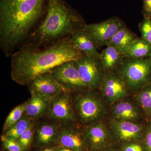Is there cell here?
<instances>
[{
    "label": "cell",
    "instance_id": "obj_24",
    "mask_svg": "<svg viewBox=\"0 0 151 151\" xmlns=\"http://www.w3.org/2000/svg\"><path fill=\"white\" fill-rule=\"evenodd\" d=\"M28 101L22 103L14 108L6 118L3 126V132L17 124L23 117Z\"/></svg>",
    "mask_w": 151,
    "mask_h": 151
},
{
    "label": "cell",
    "instance_id": "obj_31",
    "mask_svg": "<svg viewBox=\"0 0 151 151\" xmlns=\"http://www.w3.org/2000/svg\"><path fill=\"white\" fill-rule=\"evenodd\" d=\"M56 151H75L71 150V149L64 147H60V146H58L57 148L56 149Z\"/></svg>",
    "mask_w": 151,
    "mask_h": 151
},
{
    "label": "cell",
    "instance_id": "obj_16",
    "mask_svg": "<svg viewBox=\"0 0 151 151\" xmlns=\"http://www.w3.org/2000/svg\"><path fill=\"white\" fill-rule=\"evenodd\" d=\"M140 108L129 101L118 102L112 108V113L116 120L133 122L141 116Z\"/></svg>",
    "mask_w": 151,
    "mask_h": 151
},
{
    "label": "cell",
    "instance_id": "obj_15",
    "mask_svg": "<svg viewBox=\"0 0 151 151\" xmlns=\"http://www.w3.org/2000/svg\"><path fill=\"white\" fill-rule=\"evenodd\" d=\"M59 132L58 126L54 123L40 124L35 132L34 145L39 147H49L56 143Z\"/></svg>",
    "mask_w": 151,
    "mask_h": 151
},
{
    "label": "cell",
    "instance_id": "obj_22",
    "mask_svg": "<svg viewBox=\"0 0 151 151\" xmlns=\"http://www.w3.org/2000/svg\"><path fill=\"white\" fill-rule=\"evenodd\" d=\"M135 98L143 114L151 122V82L138 91Z\"/></svg>",
    "mask_w": 151,
    "mask_h": 151
},
{
    "label": "cell",
    "instance_id": "obj_8",
    "mask_svg": "<svg viewBox=\"0 0 151 151\" xmlns=\"http://www.w3.org/2000/svg\"><path fill=\"white\" fill-rule=\"evenodd\" d=\"M73 62L81 79L89 89L100 87L106 73L99 57L86 54Z\"/></svg>",
    "mask_w": 151,
    "mask_h": 151
},
{
    "label": "cell",
    "instance_id": "obj_17",
    "mask_svg": "<svg viewBox=\"0 0 151 151\" xmlns=\"http://www.w3.org/2000/svg\"><path fill=\"white\" fill-rule=\"evenodd\" d=\"M124 55L109 45L100 53L99 59L105 73L116 72L124 61Z\"/></svg>",
    "mask_w": 151,
    "mask_h": 151
},
{
    "label": "cell",
    "instance_id": "obj_26",
    "mask_svg": "<svg viewBox=\"0 0 151 151\" xmlns=\"http://www.w3.org/2000/svg\"><path fill=\"white\" fill-rule=\"evenodd\" d=\"M142 37L151 45V20L150 18L144 17L139 24Z\"/></svg>",
    "mask_w": 151,
    "mask_h": 151
},
{
    "label": "cell",
    "instance_id": "obj_13",
    "mask_svg": "<svg viewBox=\"0 0 151 151\" xmlns=\"http://www.w3.org/2000/svg\"><path fill=\"white\" fill-rule=\"evenodd\" d=\"M84 137L86 145H89L93 151L104 148L108 144L110 138L106 127L100 123L90 125L86 130Z\"/></svg>",
    "mask_w": 151,
    "mask_h": 151
},
{
    "label": "cell",
    "instance_id": "obj_18",
    "mask_svg": "<svg viewBox=\"0 0 151 151\" xmlns=\"http://www.w3.org/2000/svg\"><path fill=\"white\" fill-rule=\"evenodd\" d=\"M73 45L78 50L87 55L99 57L100 53L89 35L82 29L70 36Z\"/></svg>",
    "mask_w": 151,
    "mask_h": 151
},
{
    "label": "cell",
    "instance_id": "obj_11",
    "mask_svg": "<svg viewBox=\"0 0 151 151\" xmlns=\"http://www.w3.org/2000/svg\"><path fill=\"white\" fill-rule=\"evenodd\" d=\"M99 87L111 103L118 102L125 97L129 90L122 77L116 72L106 73Z\"/></svg>",
    "mask_w": 151,
    "mask_h": 151
},
{
    "label": "cell",
    "instance_id": "obj_28",
    "mask_svg": "<svg viewBox=\"0 0 151 151\" xmlns=\"http://www.w3.org/2000/svg\"><path fill=\"white\" fill-rule=\"evenodd\" d=\"M143 137L145 151H151V122L145 127Z\"/></svg>",
    "mask_w": 151,
    "mask_h": 151
},
{
    "label": "cell",
    "instance_id": "obj_4",
    "mask_svg": "<svg viewBox=\"0 0 151 151\" xmlns=\"http://www.w3.org/2000/svg\"><path fill=\"white\" fill-rule=\"evenodd\" d=\"M116 72L122 77L129 90L138 92L151 82V57L125 58Z\"/></svg>",
    "mask_w": 151,
    "mask_h": 151
},
{
    "label": "cell",
    "instance_id": "obj_25",
    "mask_svg": "<svg viewBox=\"0 0 151 151\" xmlns=\"http://www.w3.org/2000/svg\"><path fill=\"white\" fill-rule=\"evenodd\" d=\"M35 132L33 124L22 134L17 141L25 150L30 147L34 139Z\"/></svg>",
    "mask_w": 151,
    "mask_h": 151
},
{
    "label": "cell",
    "instance_id": "obj_3",
    "mask_svg": "<svg viewBox=\"0 0 151 151\" xmlns=\"http://www.w3.org/2000/svg\"><path fill=\"white\" fill-rule=\"evenodd\" d=\"M85 24L82 17L64 0H47L44 18L27 41L47 47L81 30Z\"/></svg>",
    "mask_w": 151,
    "mask_h": 151
},
{
    "label": "cell",
    "instance_id": "obj_1",
    "mask_svg": "<svg viewBox=\"0 0 151 151\" xmlns=\"http://www.w3.org/2000/svg\"><path fill=\"white\" fill-rule=\"evenodd\" d=\"M85 55L74 46L70 36L45 47L27 41L11 56V77L20 85L29 86L38 76Z\"/></svg>",
    "mask_w": 151,
    "mask_h": 151
},
{
    "label": "cell",
    "instance_id": "obj_14",
    "mask_svg": "<svg viewBox=\"0 0 151 151\" xmlns=\"http://www.w3.org/2000/svg\"><path fill=\"white\" fill-rule=\"evenodd\" d=\"M56 143L58 146L75 151H82L86 146L84 136L68 127L59 130Z\"/></svg>",
    "mask_w": 151,
    "mask_h": 151
},
{
    "label": "cell",
    "instance_id": "obj_7",
    "mask_svg": "<svg viewBox=\"0 0 151 151\" xmlns=\"http://www.w3.org/2000/svg\"><path fill=\"white\" fill-rule=\"evenodd\" d=\"M124 26L123 21L115 17L97 23L85 24L83 29L97 48L108 46L114 35Z\"/></svg>",
    "mask_w": 151,
    "mask_h": 151
},
{
    "label": "cell",
    "instance_id": "obj_5",
    "mask_svg": "<svg viewBox=\"0 0 151 151\" xmlns=\"http://www.w3.org/2000/svg\"><path fill=\"white\" fill-rule=\"evenodd\" d=\"M89 90L79 92L72 102L74 112L81 122L91 125L101 119L106 111L102 100Z\"/></svg>",
    "mask_w": 151,
    "mask_h": 151
},
{
    "label": "cell",
    "instance_id": "obj_32",
    "mask_svg": "<svg viewBox=\"0 0 151 151\" xmlns=\"http://www.w3.org/2000/svg\"><path fill=\"white\" fill-rule=\"evenodd\" d=\"M40 151H56V149L53 147H47Z\"/></svg>",
    "mask_w": 151,
    "mask_h": 151
},
{
    "label": "cell",
    "instance_id": "obj_23",
    "mask_svg": "<svg viewBox=\"0 0 151 151\" xmlns=\"http://www.w3.org/2000/svg\"><path fill=\"white\" fill-rule=\"evenodd\" d=\"M32 120L26 116L23 117L17 124L4 132L3 135L8 139L17 141L22 134L33 124Z\"/></svg>",
    "mask_w": 151,
    "mask_h": 151
},
{
    "label": "cell",
    "instance_id": "obj_29",
    "mask_svg": "<svg viewBox=\"0 0 151 151\" xmlns=\"http://www.w3.org/2000/svg\"><path fill=\"white\" fill-rule=\"evenodd\" d=\"M143 13L144 17H151V0H143Z\"/></svg>",
    "mask_w": 151,
    "mask_h": 151
},
{
    "label": "cell",
    "instance_id": "obj_6",
    "mask_svg": "<svg viewBox=\"0 0 151 151\" xmlns=\"http://www.w3.org/2000/svg\"><path fill=\"white\" fill-rule=\"evenodd\" d=\"M70 93L63 91L48 103L47 115L53 123L62 127H69L75 120Z\"/></svg>",
    "mask_w": 151,
    "mask_h": 151
},
{
    "label": "cell",
    "instance_id": "obj_10",
    "mask_svg": "<svg viewBox=\"0 0 151 151\" xmlns=\"http://www.w3.org/2000/svg\"><path fill=\"white\" fill-rule=\"evenodd\" d=\"M29 86L31 92L40 96L47 103L60 93L65 91L51 71L38 76Z\"/></svg>",
    "mask_w": 151,
    "mask_h": 151
},
{
    "label": "cell",
    "instance_id": "obj_19",
    "mask_svg": "<svg viewBox=\"0 0 151 151\" xmlns=\"http://www.w3.org/2000/svg\"><path fill=\"white\" fill-rule=\"evenodd\" d=\"M137 37L125 26L114 35L109 45L113 46L124 55L129 51L132 42Z\"/></svg>",
    "mask_w": 151,
    "mask_h": 151
},
{
    "label": "cell",
    "instance_id": "obj_9",
    "mask_svg": "<svg viewBox=\"0 0 151 151\" xmlns=\"http://www.w3.org/2000/svg\"><path fill=\"white\" fill-rule=\"evenodd\" d=\"M51 72L66 92L70 93L89 89L81 79L73 61L64 63L55 68Z\"/></svg>",
    "mask_w": 151,
    "mask_h": 151
},
{
    "label": "cell",
    "instance_id": "obj_2",
    "mask_svg": "<svg viewBox=\"0 0 151 151\" xmlns=\"http://www.w3.org/2000/svg\"><path fill=\"white\" fill-rule=\"evenodd\" d=\"M47 0H0V47L10 57L28 40Z\"/></svg>",
    "mask_w": 151,
    "mask_h": 151
},
{
    "label": "cell",
    "instance_id": "obj_21",
    "mask_svg": "<svg viewBox=\"0 0 151 151\" xmlns=\"http://www.w3.org/2000/svg\"><path fill=\"white\" fill-rule=\"evenodd\" d=\"M125 58H142L151 57V45L143 38L137 37L132 42Z\"/></svg>",
    "mask_w": 151,
    "mask_h": 151
},
{
    "label": "cell",
    "instance_id": "obj_27",
    "mask_svg": "<svg viewBox=\"0 0 151 151\" xmlns=\"http://www.w3.org/2000/svg\"><path fill=\"white\" fill-rule=\"evenodd\" d=\"M1 141L6 150L9 151H24L25 150L17 141L8 139L2 135Z\"/></svg>",
    "mask_w": 151,
    "mask_h": 151
},
{
    "label": "cell",
    "instance_id": "obj_12",
    "mask_svg": "<svg viewBox=\"0 0 151 151\" xmlns=\"http://www.w3.org/2000/svg\"><path fill=\"white\" fill-rule=\"evenodd\" d=\"M111 129L120 140L129 142L142 137L145 127L134 122L115 120L111 123Z\"/></svg>",
    "mask_w": 151,
    "mask_h": 151
},
{
    "label": "cell",
    "instance_id": "obj_33",
    "mask_svg": "<svg viewBox=\"0 0 151 151\" xmlns=\"http://www.w3.org/2000/svg\"><path fill=\"white\" fill-rule=\"evenodd\" d=\"M150 19L151 20V17H150Z\"/></svg>",
    "mask_w": 151,
    "mask_h": 151
},
{
    "label": "cell",
    "instance_id": "obj_20",
    "mask_svg": "<svg viewBox=\"0 0 151 151\" xmlns=\"http://www.w3.org/2000/svg\"><path fill=\"white\" fill-rule=\"evenodd\" d=\"M31 97L28 101L24 114L32 120L39 118L46 113L48 103L40 96L31 92Z\"/></svg>",
    "mask_w": 151,
    "mask_h": 151
},
{
    "label": "cell",
    "instance_id": "obj_30",
    "mask_svg": "<svg viewBox=\"0 0 151 151\" xmlns=\"http://www.w3.org/2000/svg\"><path fill=\"white\" fill-rule=\"evenodd\" d=\"M124 151H145L144 147L138 144H129L124 148Z\"/></svg>",
    "mask_w": 151,
    "mask_h": 151
}]
</instances>
